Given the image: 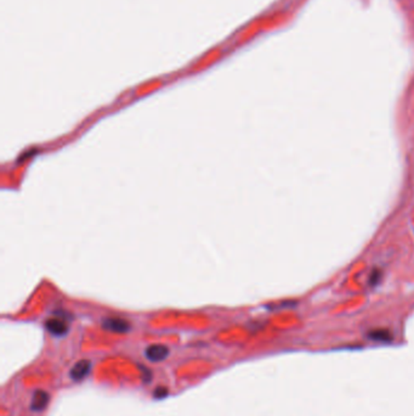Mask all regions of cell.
I'll return each instance as SVG.
<instances>
[{
  "label": "cell",
  "mask_w": 414,
  "mask_h": 416,
  "mask_svg": "<svg viewBox=\"0 0 414 416\" xmlns=\"http://www.w3.org/2000/svg\"><path fill=\"white\" fill-rule=\"evenodd\" d=\"M45 327H47L49 332L54 335V336H63V335H66L68 331L66 321L60 319V318H51V319L47 320Z\"/></svg>",
  "instance_id": "277c9868"
},
{
  "label": "cell",
  "mask_w": 414,
  "mask_h": 416,
  "mask_svg": "<svg viewBox=\"0 0 414 416\" xmlns=\"http://www.w3.org/2000/svg\"><path fill=\"white\" fill-rule=\"evenodd\" d=\"M103 327L106 330L112 331V332L124 334L130 330V324L126 320L120 319V318H107L103 320Z\"/></svg>",
  "instance_id": "3957f363"
},
{
  "label": "cell",
  "mask_w": 414,
  "mask_h": 416,
  "mask_svg": "<svg viewBox=\"0 0 414 416\" xmlns=\"http://www.w3.org/2000/svg\"><path fill=\"white\" fill-rule=\"evenodd\" d=\"M145 356L149 362H163L168 358L169 348L164 344H151L146 348Z\"/></svg>",
  "instance_id": "6da1fadb"
},
{
  "label": "cell",
  "mask_w": 414,
  "mask_h": 416,
  "mask_svg": "<svg viewBox=\"0 0 414 416\" xmlns=\"http://www.w3.org/2000/svg\"><path fill=\"white\" fill-rule=\"evenodd\" d=\"M369 337L374 341H387L390 340V334L386 330H376L372 331L369 334Z\"/></svg>",
  "instance_id": "8992f818"
},
{
  "label": "cell",
  "mask_w": 414,
  "mask_h": 416,
  "mask_svg": "<svg viewBox=\"0 0 414 416\" xmlns=\"http://www.w3.org/2000/svg\"><path fill=\"white\" fill-rule=\"evenodd\" d=\"M49 403V394L45 391H37L32 397L31 409L34 411H40L45 409Z\"/></svg>",
  "instance_id": "5b68a950"
},
{
  "label": "cell",
  "mask_w": 414,
  "mask_h": 416,
  "mask_svg": "<svg viewBox=\"0 0 414 416\" xmlns=\"http://www.w3.org/2000/svg\"><path fill=\"white\" fill-rule=\"evenodd\" d=\"M90 370H91V363L89 362V360L83 359V360H80V362L74 364L73 368H72L71 372H70V376L73 381H81V380H84L88 375H89Z\"/></svg>",
  "instance_id": "7a4b0ae2"
},
{
  "label": "cell",
  "mask_w": 414,
  "mask_h": 416,
  "mask_svg": "<svg viewBox=\"0 0 414 416\" xmlns=\"http://www.w3.org/2000/svg\"><path fill=\"white\" fill-rule=\"evenodd\" d=\"M167 393H168L167 389H165L164 387H161V388L157 389V392H155V397L163 398V397H165V396H167Z\"/></svg>",
  "instance_id": "ba28073f"
},
{
  "label": "cell",
  "mask_w": 414,
  "mask_h": 416,
  "mask_svg": "<svg viewBox=\"0 0 414 416\" xmlns=\"http://www.w3.org/2000/svg\"><path fill=\"white\" fill-rule=\"evenodd\" d=\"M380 276H381L380 271H378V269H376V271L372 273V275H371V284H372V285H377V284H378V280H379V279H380Z\"/></svg>",
  "instance_id": "52a82bcc"
}]
</instances>
